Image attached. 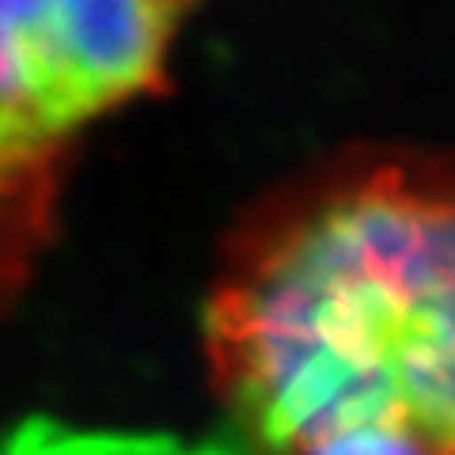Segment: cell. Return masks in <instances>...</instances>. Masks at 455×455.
I'll use <instances>...</instances> for the list:
<instances>
[{
    "label": "cell",
    "mask_w": 455,
    "mask_h": 455,
    "mask_svg": "<svg viewBox=\"0 0 455 455\" xmlns=\"http://www.w3.org/2000/svg\"><path fill=\"white\" fill-rule=\"evenodd\" d=\"M205 338L269 455H455V152L361 148L274 194Z\"/></svg>",
    "instance_id": "obj_1"
},
{
    "label": "cell",
    "mask_w": 455,
    "mask_h": 455,
    "mask_svg": "<svg viewBox=\"0 0 455 455\" xmlns=\"http://www.w3.org/2000/svg\"><path fill=\"white\" fill-rule=\"evenodd\" d=\"M197 0H0V164L57 167L65 137L160 92Z\"/></svg>",
    "instance_id": "obj_2"
},
{
    "label": "cell",
    "mask_w": 455,
    "mask_h": 455,
    "mask_svg": "<svg viewBox=\"0 0 455 455\" xmlns=\"http://www.w3.org/2000/svg\"><path fill=\"white\" fill-rule=\"evenodd\" d=\"M57 167H4L0 164V284L20 274L50 217Z\"/></svg>",
    "instance_id": "obj_3"
}]
</instances>
